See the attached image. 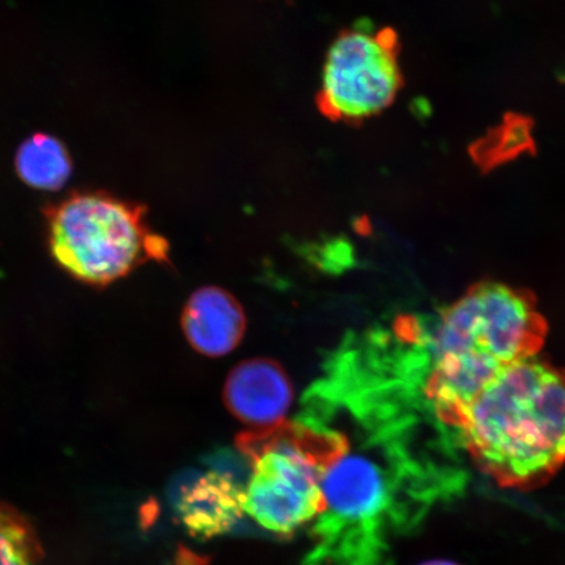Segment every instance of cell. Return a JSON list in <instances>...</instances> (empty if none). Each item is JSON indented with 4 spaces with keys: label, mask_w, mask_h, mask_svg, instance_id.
<instances>
[{
    "label": "cell",
    "mask_w": 565,
    "mask_h": 565,
    "mask_svg": "<svg viewBox=\"0 0 565 565\" xmlns=\"http://www.w3.org/2000/svg\"><path fill=\"white\" fill-rule=\"evenodd\" d=\"M542 329L532 303L498 285L475 291L424 321L397 327L424 387L448 405H466L505 369L533 356Z\"/></svg>",
    "instance_id": "obj_2"
},
{
    "label": "cell",
    "mask_w": 565,
    "mask_h": 565,
    "mask_svg": "<svg viewBox=\"0 0 565 565\" xmlns=\"http://www.w3.org/2000/svg\"><path fill=\"white\" fill-rule=\"evenodd\" d=\"M146 211L106 194H74L47 211L55 263L77 280L106 286L148 260L167 263L168 244Z\"/></svg>",
    "instance_id": "obj_4"
},
{
    "label": "cell",
    "mask_w": 565,
    "mask_h": 565,
    "mask_svg": "<svg viewBox=\"0 0 565 565\" xmlns=\"http://www.w3.org/2000/svg\"><path fill=\"white\" fill-rule=\"evenodd\" d=\"M291 380L270 359H250L236 366L224 386V402L231 414L252 428L285 420L292 405Z\"/></svg>",
    "instance_id": "obj_7"
},
{
    "label": "cell",
    "mask_w": 565,
    "mask_h": 565,
    "mask_svg": "<svg viewBox=\"0 0 565 565\" xmlns=\"http://www.w3.org/2000/svg\"><path fill=\"white\" fill-rule=\"evenodd\" d=\"M182 329L195 351L218 358L227 355L242 342L246 317L231 294L218 287H204L183 309Z\"/></svg>",
    "instance_id": "obj_8"
},
{
    "label": "cell",
    "mask_w": 565,
    "mask_h": 565,
    "mask_svg": "<svg viewBox=\"0 0 565 565\" xmlns=\"http://www.w3.org/2000/svg\"><path fill=\"white\" fill-rule=\"evenodd\" d=\"M236 444L252 465L245 513L282 535L324 512V472L350 450L345 436L334 429L288 420L252 428Z\"/></svg>",
    "instance_id": "obj_3"
},
{
    "label": "cell",
    "mask_w": 565,
    "mask_h": 565,
    "mask_svg": "<svg viewBox=\"0 0 565 565\" xmlns=\"http://www.w3.org/2000/svg\"><path fill=\"white\" fill-rule=\"evenodd\" d=\"M401 86L397 34L355 28L330 47L317 105L333 121L355 124L386 109Z\"/></svg>",
    "instance_id": "obj_5"
},
{
    "label": "cell",
    "mask_w": 565,
    "mask_h": 565,
    "mask_svg": "<svg viewBox=\"0 0 565 565\" xmlns=\"http://www.w3.org/2000/svg\"><path fill=\"white\" fill-rule=\"evenodd\" d=\"M322 533L350 525L363 530L376 525L391 503V486L385 471L372 459L350 450L324 472Z\"/></svg>",
    "instance_id": "obj_6"
},
{
    "label": "cell",
    "mask_w": 565,
    "mask_h": 565,
    "mask_svg": "<svg viewBox=\"0 0 565 565\" xmlns=\"http://www.w3.org/2000/svg\"><path fill=\"white\" fill-rule=\"evenodd\" d=\"M179 514L196 539L227 534L245 514V489L223 472H207L181 492Z\"/></svg>",
    "instance_id": "obj_9"
},
{
    "label": "cell",
    "mask_w": 565,
    "mask_h": 565,
    "mask_svg": "<svg viewBox=\"0 0 565 565\" xmlns=\"http://www.w3.org/2000/svg\"><path fill=\"white\" fill-rule=\"evenodd\" d=\"M422 565H457V564L450 563V562H445V561H435V562H429V563L422 564Z\"/></svg>",
    "instance_id": "obj_12"
},
{
    "label": "cell",
    "mask_w": 565,
    "mask_h": 565,
    "mask_svg": "<svg viewBox=\"0 0 565 565\" xmlns=\"http://www.w3.org/2000/svg\"><path fill=\"white\" fill-rule=\"evenodd\" d=\"M70 154L58 139L39 134L24 141L17 154V171L28 185L58 190L70 179Z\"/></svg>",
    "instance_id": "obj_10"
},
{
    "label": "cell",
    "mask_w": 565,
    "mask_h": 565,
    "mask_svg": "<svg viewBox=\"0 0 565 565\" xmlns=\"http://www.w3.org/2000/svg\"><path fill=\"white\" fill-rule=\"evenodd\" d=\"M38 534L15 508L0 503V565H42Z\"/></svg>",
    "instance_id": "obj_11"
},
{
    "label": "cell",
    "mask_w": 565,
    "mask_h": 565,
    "mask_svg": "<svg viewBox=\"0 0 565 565\" xmlns=\"http://www.w3.org/2000/svg\"><path fill=\"white\" fill-rule=\"evenodd\" d=\"M443 435L504 489L545 484L565 465V372L533 356L507 365Z\"/></svg>",
    "instance_id": "obj_1"
}]
</instances>
